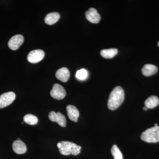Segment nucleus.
Instances as JSON below:
<instances>
[{
	"mask_svg": "<svg viewBox=\"0 0 159 159\" xmlns=\"http://www.w3.org/2000/svg\"><path fill=\"white\" fill-rule=\"evenodd\" d=\"M155 126H158V124H155Z\"/></svg>",
	"mask_w": 159,
	"mask_h": 159,
	"instance_id": "obj_21",
	"label": "nucleus"
},
{
	"mask_svg": "<svg viewBox=\"0 0 159 159\" xmlns=\"http://www.w3.org/2000/svg\"><path fill=\"white\" fill-rule=\"evenodd\" d=\"M49 118L52 122H57L61 127H66V117L61 113L51 111L49 114Z\"/></svg>",
	"mask_w": 159,
	"mask_h": 159,
	"instance_id": "obj_8",
	"label": "nucleus"
},
{
	"mask_svg": "<svg viewBox=\"0 0 159 159\" xmlns=\"http://www.w3.org/2000/svg\"><path fill=\"white\" fill-rule=\"evenodd\" d=\"M124 90L120 86L115 87L110 94L108 100V108L111 110L116 109L121 106L124 100Z\"/></svg>",
	"mask_w": 159,
	"mask_h": 159,
	"instance_id": "obj_1",
	"label": "nucleus"
},
{
	"mask_svg": "<svg viewBox=\"0 0 159 159\" xmlns=\"http://www.w3.org/2000/svg\"><path fill=\"white\" fill-rule=\"evenodd\" d=\"M12 149L15 153L22 154L27 151V147L21 140H16L12 144Z\"/></svg>",
	"mask_w": 159,
	"mask_h": 159,
	"instance_id": "obj_12",
	"label": "nucleus"
},
{
	"mask_svg": "<svg viewBox=\"0 0 159 159\" xmlns=\"http://www.w3.org/2000/svg\"><path fill=\"white\" fill-rule=\"evenodd\" d=\"M148 109V108H147L146 107H145V106L144 107H143V110H144V111H147Z\"/></svg>",
	"mask_w": 159,
	"mask_h": 159,
	"instance_id": "obj_20",
	"label": "nucleus"
},
{
	"mask_svg": "<svg viewBox=\"0 0 159 159\" xmlns=\"http://www.w3.org/2000/svg\"><path fill=\"white\" fill-rule=\"evenodd\" d=\"M51 97L54 99L61 100L65 98L66 96L65 89L60 84H55L50 93Z\"/></svg>",
	"mask_w": 159,
	"mask_h": 159,
	"instance_id": "obj_5",
	"label": "nucleus"
},
{
	"mask_svg": "<svg viewBox=\"0 0 159 159\" xmlns=\"http://www.w3.org/2000/svg\"><path fill=\"white\" fill-rule=\"evenodd\" d=\"M24 120L27 124L30 125H35L38 122L37 117L31 114H27L24 117Z\"/></svg>",
	"mask_w": 159,
	"mask_h": 159,
	"instance_id": "obj_17",
	"label": "nucleus"
},
{
	"mask_svg": "<svg viewBox=\"0 0 159 159\" xmlns=\"http://www.w3.org/2000/svg\"><path fill=\"white\" fill-rule=\"evenodd\" d=\"M111 152L114 159H123L122 152L116 145H113L111 149Z\"/></svg>",
	"mask_w": 159,
	"mask_h": 159,
	"instance_id": "obj_18",
	"label": "nucleus"
},
{
	"mask_svg": "<svg viewBox=\"0 0 159 159\" xmlns=\"http://www.w3.org/2000/svg\"><path fill=\"white\" fill-rule=\"evenodd\" d=\"M16 98L13 92H8L0 96V109L5 108L13 102Z\"/></svg>",
	"mask_w": 159,
	"mask_h": 159,
	"instance_id": "obj_4",
	"label": "nucleus"
},
{
	"mask_svg": "<svg viewBox=\"0 0 159 159\" xmlns=\"http://www.w3.org/2000/svg\"><path fill=\"white\" fill-rule=\"evenodd\" d=\"M118 52V50L116 48L104 49L100 51V54L104 58L109 59L115 57Z\"/></svg>",
	"mask_w": 159,
	"mask_h": 159,
	"instance_id": "obj_16",
	"label": "nucleus"
},
{
	"mask_svg": "<svg viewBox=\"0 0 159 159\" xmlns=\"http://www.w3.org/2000/svg\"><path fill=\"white\" fill-rule=\"evenodd\" d=\"M158 46L159 47V41L158 42Z\"/></svg>",
	"mask_w": 159,
	"mask_h": 159,
	"instance_id": "obj_22",
	"label": "nucleus"
},
{
	"mask_svg": "<svg viewBox=\"0 0 159 159\" xmlns=\"http://www.w3.org/2000/svg\"><path fill=\"white\" fill-rule=\"evenodd\" d=\"M88 75L87 71L85 69H82L77 71L76 76L77 79L80 80H84L86 79Z\"/></svg>",
	"mask_w": 159,
	"mask_h": 159,
	"instance_id": "obj_19",
	"label": "nucleus"
},
{
	"mask_svg": "<svg viewBox=\"0 0 159 159\" xmlns=\"http://www.w3.org/2000/svg\"><path fill=\"white\" fill-rule=\"evenodd\" d=\"M56 78L61 81L66 82L68 80L70 77V72L68 69L62 67L57 70L55 74Z\"/></svg>",
	"mask_w": 159,
	"mask_h": 159,
	"instance_id": "obj_10",
	"label": "nucleus"
},
{
	"mask_svg": "<svg viewBox=\"0 0 159 159\" xmlns=\"http://www.w3.org/2000/svg\"><path fill=\"white\" fill-rule=\"evenodd\" d=\"M141 139L148 143L159 142V126H154L146 129L142 133Z\"/></svg>",
	"mask_w": 159,
	"mask_h": 159,
	"instance_id": "obj_3",
	"label": "nucleus"
},
{
	"mask_svg": "<svg viewBox=\"0 0 159 159\" xmlns=\"http://www.w3.org/2000/svg\"><path fill=\"white\" fill-rule=\"evenodd\" d=\"M66 111L69 119L71 121L77 122L79 116V112L77 107L74 106L69 105L67 106Z\"/></svg>",
	"mask_w": 159,
	"mask_h": 159,
	"instance_id": "obj_11",
	"label": "nucleus"
},
{
	"mask_svg": "<svg viewBox=\"0 0 159 159\" xmlns=\"http://www.w3.org/2000/svg\"><path fill=\"white\" fill-rule=\"evenodd\" d=\"M57 146L60 153L66 156L70 154L77 156L80 153L81 149V146L73 142L67 141H62L58 142Z\"/></svg>",
	"mask_w": 159,
	"mask_h": 159,
	"instance_id": "obj_2",
	"label": "nucleus"
},
{
	"mask_svg": "<svg viewBox=\"0 0 159 159\" xmlns=\"http://www.w3.org/2000/svg\"><path fill=\"white\" fill-rule=\"evenodd\" d=\"M159 104L158 97L155 96H152L148 97L145 102V106L148 109H152L156 107Z\"/></svg>",
	"mask_w": 159,
	"mask_h": 159,
	"instance_id": "obj_15",
	"label": "nucleus"
},
{
	"mask_svg": "<svg viewBox=\"0 0 159 159\" xmlns=\"http://www.w3.org/2000/svg\"><path fill=\"white\" fill-rule=\"evenodd\" d=\"M85 14L87 20L93 24H97L101 20L100 15L94 8H90L88 11H86Z\"/></svg>",
	"mask_w": 159,
	"mask_h": 159,
	"instance_id": "obj_9",
	"label": "nucleus"
},
{
	"mask_svg": "<svg viewBox=\"0 0 159 159\" xmlns=\"http://www.w3.org/2000/svg\"><path fill=\"white\" fill-rule=\"evenodd\" d=\"M142 71L144 76L149 77L156 74L158 71V68L153 65L146 64L142 68Z\"/></svg>",
	"mask_w": 159,
	"mask_h": 159,
	"instance_id": "obj_13",
	"label": "nucleus"
},
{
	"mask_svg": "<svg viewBox=\"0 0 159 159\" xmlns=\"http://www.w3.org/2000/svg\"><path fill=\"white\" fill-rule=\"evenodd\" d=\"M24 41V38L21 34H17L11 38L8 42L9 48L16 51L19 48Z\"/></svg>",
	"mask_w": 159,
	"mask_h": 159,
	"instance_id": "obj_7",
	"label": "nucleus"
},
{
	"mask_svg": "<svg viewBox=\"0 0 159 159\" xmlns=\"http://www.w3.org/2000/svg\"><path fill=\"white\" fill-rule=\"evenodd\" d=\"M45 56L44 52L42 50H35L31 51L27 57V59L31 63H37L42 60Z\"/></svg>",
	"mask_w": 159,
	"mask_h": 159,
	"instance_id": "obj_6",
	"label": "nucleus"
},
{
	"mask_svg": "<svg viewBox=\"0 0 159 159\" xmlns=\"http://www.w3.org/2000/svg\"><path fill=\"white\" fill-rule=\"evenodd\" d=\"M60 17V16L58 12H51L46 16L45 18V22L48 25H51L57 22Z\"/></svg>",
	"mask_w": 159,
	"mask_h": 159,
	"instance_id": "obj_14",
	"label": "nucleus"
}]
</instances>
